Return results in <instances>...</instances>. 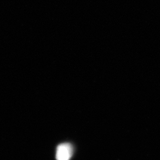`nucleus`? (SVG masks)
I'll return each instance as SVG.
<instances>
[{
    "mask_svg": "<svg viewBox=\"0 0 160 160\" xmlns=\"http://www.w3.org/2000/svg\"><path fill=\"white\" fill-rule=\"evenodd\" d=\"M73 154L72 145L68 143H63L58 145L57 149V160H69Z\"/></svg>",
    "mask_w": 160,
    "mask_h": 160,
    "instance_id": "f257e3e1",
    "label": "nucleus"
}]
</instances>
